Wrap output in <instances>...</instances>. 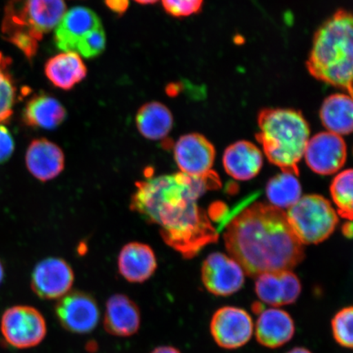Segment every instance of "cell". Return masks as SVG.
Instances as JSON below:
<instances>
[{"label": "cell", "mask_w": 353, "mask_h": 353, "mask_svg": "<svg viewBox=\"0 0 353 353\" xmlns=\"http://www.w3.org/2000/svg\"><path fill=\"white\" fill-rule=\"evenodd\" d=\"M26 164L35 179L47 182L64 170L65 156L59 145L46 139H34L26 154Z\"/></svg>", "instance_id": "2e32d148"}, {"label": "cell", "mask_w": 353, "mask_h": 353, "mask_svg": "<svg viewBox=\"0 0 353 353\" xmlns=\"http://www.w3.org/2000/svg\"><path fill=\"white\" fill-rule=\"evenodd\" d=\"M266 193L271 205L288 210L302 197V188L297 176L282 172L269 180Z\"/></svg>", "instance_id": "d4e9b609"}, {"label": "cell", "mask_w": 353, "mask_h": 353, "mask_svg": "<svg viewBox=\"0 0 353 353\" xmlns=\"http://www.w3.org/2000/svg\"><path fill=\"white\" fill-rule=\"evenodd\" d=\"M12 60L0 52V125L10 120L17 99V87L11 72Z\"/></svg>", "instance_id": "484cf974"}, {"label": "cell", "mask_w": 353, "mask_h": 353, "mask_svg": "<svg viewBox=\"0 0 353 353\" xmlns=\"http://www.w3.org/2000/svg\"><path fill=\"white\" fill-rule=\"evenodd\" d=\"M1 332L10 345L19 350H28L39 345L46 338V321L37 308L14 306L4 312Z\"/></svg>", "instance_id": "52a82bcc"}, {"label": "cell", "mask_w": 353, "mask_h": 353, "mask_svg": "<svg viewBox=\"0 0 353 353\" xmlns=\"http://www.w3.org/2000/svg\"><path fill=\"white\" fill-rule=\"evenodd\" d=\"M103 26L101 20L90 8L76 7L65 12L56 26L54 41L59 50L76 51L77 43L85 35Z\"/></svg>", "instance_id": "9a60e30c"}, {"label": "cell", "mask_w": 353, "mask_h": 353, "mask_svg": "<svg viewBox=\"0 0 353 353\" xmlns=\"http://www.w3.org/2000/svg\"><path fill=\"white\" fill-rule=\"evenodd\" d=\"M136 125L144 138L157 141L166 138L174 125L170 110L159 101L145 103L139 110Z\"/></svg>", "instance_id": "cb8c5ba5"}, {"label": "cell", "mask_w": 353, "mask_h": 353, "mask_svg": "<svg viewBox=\"0 0 353 353\" xmlns=\"http://www.w3.org/2000/svg\"><path fill=\"white\" fill-rule=\"evenodd\" d=\"M105 6L117 15H123L130 6L129 0H105Z\"/></svg>", "instance_id": "1f68e13d"}, {"label": "cell", "mask_w": 353, "mask_h": 353, "mask_svg": "<svg viewBox=\"0 0 353 353\" xmlns=\"http://www.w3.org/2000/svg\"><path fill=\"white\" fill-rule=\"evenodd\" d=\"M252 310L255 314L259 315L263 311V304L260 303H254L252 306Z\"/></svg>", "instance_id": "d590c367"}, {"label": "cell", "mask_w": 353, "mask_h": 353, "mask_svg": "<svg viewBox=\"0 0 353 353\" xmlns=\"http://www.w3.org/2000/svg\"><path fill=\"white\" fill-rule=\"evenodd\" d=\"M295 334L294 321L288 312L272 307L260 313L255 324V336L260 345L274 348L284 346Z\"/></svg>", "instance_id": "ac0fdd59"}, {"label": "cell", "mask_w": 353, "mask_h": 353, "mask_svg": "<svg viewBox=\"0 0 353 353\" xmlns=\"http://www.w3.org/2000/svg\"><path fill=\"white\" fill-rule=\"evenodd\" d=\"M343 235L347 238H351L352 236V221H348L343 226Z\"/></svg>", "instance_id": "836d02e7"}, {"label": "cell", "mask_w": 353, "mask_h": 353, "mask_svg": "<svg viewBox=\"0 0 353 353\" xmlns=\"http://www.w3.org/2000/svg\"><path fill=\"white\" fill-rule=\"evenodd\" d=\"M130 209L160 228L166 244L184 258L192 259L219 239V232L198 200L221 187L219 176L193 179L183 173L153 176L135 184Z\"/></svg>", "instance_id": "6da1fadb"}, {"label": "cell", "mask_w": 353, "mask_h": 353, "mask_svg": "<svg viewBox=\"0 0 353 353\" xmlns=\"http://www.w3.org/2000/svg\"><path fill=\"white\" fill-rule=\"evenodd\" d=\"M163 7L170 15L186 17L200 12L204 0H161Z\"/></svg>", "instance_id": "f546056e"}, {"label": "cell", "mask_w": 353, "mask_h": 353, "mask_svg": "<svg viewBox=\"0 0 353 353\" xmlns=\"http://www.w3.org/2000/svg\"><path fill=\"white\" fill-rule=\"evenodd\" d=\"M320 118L328 132L339 136L350 134L353 128L352 97L347 94L327 97L322 103Z\"/></svg>", "instance_id": "603a6c76"}, {"label": "cell", "mask_w": 353, "mask_h": 353, "mask_svg": "<svg viewBox=\"0 0 353 353\" xmlns=\"http://www.w3.org/2000/svg\"><path fill=\"white\" fill-rule=\"evenodd\" d=\"M287 353H312L310 350H307L306 347H297L292 348V350H290Z\"/></svg>", "instance_id": "e575fe53"}, {"label": "cell", "mask_w": 353, "mask_h": 353, "mask_svg": "<svg viewBox=\"0 0 353 353\" xmlns=\"http://www.w3.org/2000/svg\"><path fill=\"white\" fill-rule=\"evenodd\" d=\"M347 157V145L342 136L328 131L309 139L303 154L307 166L321 175H330L341 170Z\"/></svg>", "instance_id": "8fae6325"}, {"label": "cell", "mask_w": 353, "mask_h": 353, "mask_svg": "<svg viewBox=\"0 0 353 353\" xmlns=\"http://www.w3.org/2000/svg\"><path fill=\"white\" fill-rule=\"evenodd\" d=\"M245 276L235 259L219 252L210 254L201 269L203 284L216 296H230L238 292L244 285Z\"/></svg>", "instance_id": "7c38bea8"}, {"label": "cell", "mask_w": 353, "mask_h": 353, "mask_svg": "<svg viewBox=\"0 0 353 353\" xmlns=\"http://www.w3.org/2000/svg\"><path fill=\"white\" fill-rule=\"evenodd\" d=\"M4 276L3 267L1 261H0V284L2 283Z\"/></svg>", "instance_id": "74e56055"}, {"label": "cell", "mask_w": 353, "mask_h": 353, "mask_svg": "<svg viewBox=\"0 0 353 353\" xmlns=\"http://www.w3.org/2000/svg\"><path fill=\"white\" fill-rule=\"evenodd\" d=\"M55 315L63 329L78 334L91 333L100 319L96 299L82 291H70L59 299L55 306Z\"/></svg>", "instance_id": "30bf717a"}, {"label": "cell", "mask_w": 353, "mask_h": 353, "mask_svg": "<svg viewBox=\"0 0 353 353\" xmlns=\"http://www.w3.org/2000/svg\"><path fill=\"white\" fill-rule=\"evenodd\" d=\"M285 214L291 229L302 245L323 242L339 223L336 210L328 200L319 195L302 196Z\"/></svg>", "instance_id": "8992f818"}, {"label": "cell", "mask_w": 353, "mask_h": 353, "mask_svg": "<svg viewBox=\"0 0 353 353\" xmlns=\"http://www.w3.org/2000/svg\"><path fill=\"white\" fill-rule=\"evenodd\" d=\"M14 140L10 130L0 125V164L6 162L14 152Z\"/></svg>", "instance_id": "4dcf8cb0"}, {"label": "cell", "mask_w": 353, "mask_h": 353, "mask_svg": "<svg viewBox=\"0 0 353 353\" xmlns=\"http://www.w3.org/2000/svg\"><path fill=\"white\" fill-rule=\"evenodd\" d=\"M174 156L181 173L191 178L207 179L219 176L212 170L215 148L205 136L193 132L181 137L174 145Z\"/></svg>", "instance_id": "ba28073f"}, {"label": "cell", "mask_w": 353, "mask_h": 353, "mask_svg": "<svg viewBox=\"0 0 353 353\" xmlns=\"http://www.w3.org/2000/svg\"><path fill=\"white\" fill-rule=\"evenodd\" d=\"M214 341L224 350H237L248 343L253 336L252 317L244 309L226 306L218 309L210 321Z\"/></svg>", "instance_id": "9c48e42d"}, {"label": "cell", "mask_w": 353, "mask_h": 353, "mask_svg": "<svg viewBox=\"0 0 353 353\" xmlns=\"http://www.w3.org/2000/svg\"><path fill=\"white\" fill-rule=\"evenodd\" d=\"M301 290L298 276L290 270L267 272L256 277V294L263 303L272 307L296 302Z\"/></svg>", "instance_id": "5bb4252c"}, {"label": "cell", "mask_w": 353, "mask_h": 353, "mask_svg": "<svg viewBox=\"0 0 353 353\" xmlns=\"http://www.w3.org/2000/svg\"><path fill=\"white\" fill-rule=\"evenodd\" d=\"M352 179V170H344L335 176L330 186L337 214L348 221H352L353 215Z\"/></svg>", "instance_id": "4316f807"}, {"label": "cell", "mask_w": 353, "mask_h": 353, "mask_svg": "<svg viewBox=\"0 0 353 353\" xmlns=\"http://www.w3.org/2000/svg\"><path fill=\"white\" fill-rule=\"evenodd\" d=\"M141 4H152L158 1V0H134Z\"/></svg>", "instance_id": "8d00e7d4"}, {"label": "cell", "mask_w": 353, "mask_h": 353, "mask_svg": "<svg viewBox=\"0 0 353 353\" xmlns=\"http://www.w3.org/2000/svg\"><path fill=\"white\" fill-rule=\"evenodd\" d=\"M352 16L337 10L316 30L307 69L313 78L352 97Z\"/></svg>", "instance_id": "3957f363"}, {"label": "cell", "mask_w": 353, "mask_h": 353, "mask_svg": "<svg viewBox=\"0 0 353 353\" xmlns=\"http://www.w3.org/2000/svg\"><path fill=\"white\" fill-rule=\"evenodd\" d=\"M263 157L258 147L248 141H238L225 150L223 164L226 173L239 181L255 178L261 171Z\"/></svg>", "instance_id": "ffe728a7"}, {"label": "cell", "mask_w": 353, "mask_h": 353, "mask_svg": "<svg viewBox=\"0 0 353 353\" xmlns=\"http://www.w3.org/2000/svg\"><path fill=\"white\" fill-rule=\"evenodd\" d=\"M44 72L55 87L70 90L85 79L88 70L81 56L77 52H66L51 57Z\"/></svg>", "instance_id": "7402d4cb"}, {"label": "cell", "mask_w": 353, "mask_h": 353, "mask_svg": "<svg viewBox=\"0 0 353 353\" xmlns=\"http://www.w3.org/2000/svg\"><path fill=\"white\" fill-rule=\"evenodd\" d=\"M74 280L72 268L68 262L59 258H48L34 268L32 289L42 299H59L70 292Z\"/></svg>", "instance_id": "4fadbf2b"}, {"label": "cell", "mask_w": 353, "mask_h": 353, "mask_svg": "<svg viewBox=\"0 0 353 353\" xmlns=\"http://www.w3.org/2000/svg\"><path fill=\"white\" fill-rule=\"evenodd\" d=\"M151 353H182L178 348L173 346H161L154 350Z\"/></svg>", "instance_id": "d6a6232c"}, {"label": "cell", "mask_w": 353, "mask_h": 353, "mask_svg": "<svg viewBox=\"0 0 353 353\" xmlns=\"http://www.w3.org/2000/svg\"><path fill=\"white\" fill-rule=\"evenodd\" d=\"M230 257L245 274L292 270L304 258L303 245L291 229L285 212L255 203L236 216L223 234Z\"/></svg>", "instance_id": "7a4b0ae2"}, {"label": "cell", "mask_w": 353, "mask_h": 353, "mask_svg": "<svg viewBox=\"0 0 353 353\" xmlns=\"http://www.w3.org/2000/svg\"><path fill=\"white\" fill-rule=\"evenodd\" d=\"M141 312L137 304L127 295H112L105 304L104 329L117 337H130L140 329Z\"/></svg>", "instance_id": "e0dca14e"}, {"label": "cell", "mask_w": 353, "mask_h": 353, "mask_svg": "<svg viewBox=\"0 0 353 353\" xmlns=\"http://www.w3.org/2000/svg\"><path fill=\"white\" fill-rule=\"evenodd\" d=\"M66 118L63 105L54 97L39 94L26 103L22 120L26 125L52 130L61 125Z\"/></svg>", "instance_id": "44dd1931"}, {"label": "cell", "mask_w": 353, "mask_h": 353, "mask_svg": "<svg viewBox=\"0 0 353 353\" xmlns=\"http://www.w3.org/2000/svg\"><path fill=\"white\" fill-rule=\"evenodd\" d=\"M66 10L64 0H10L2 21V37L32 60L43 35L54 30Z\"/></svg>", "instance_id": "5b68a950"}, {"label": "cell", "mask_w": 353, "mask_h": 353, "mask_svg": "<svg viewBox=\"0 0 353 353\" xmlns=\"http://www.w3.org/2000/svg\"><path fill=\"white\" fill-rule=\"evenodd\" d=\"M353 308L345 307L339 310L331 321V330L335 342L339 346L352 350Z\"/></svg>", "instance_id": "83f0119b"}, {"label": "cell", "mask_w": 353, "mask_h": 353, "mask_svg": "<svg viewBox=\"0 0 353 353\" xmlns=\"http://www.w3.org/2000/svg\"><path fill=\"white\" fill-rule=\"evenodd\" d=\"M119 272L131 283H143L152 276L157 268L153 250L139 242L129 243L123 247L118 258Z\"/></svg>", "instance_id": "d6986e66"}, {"label": "cell", "mask_w": 353, "mask_h": 353, "mask_svg": "<svg viewBox=\"0 0 353 353\" xmlns=\"http://www.w3.org/2000/svg\"><path fill=\"white\" fill-rule=\"evenodd\" d=\"M258 125L256 139L268 160L283 173L298 176L299 163L310 139V127L303 113L290 108H265L259 114Z\"/></svg>", "instance_id": "277c9868"}, {"label": "cell", "mask_w": 353, "mask_h": 353, "mask_svg": "<svg viewBox=\"0 0 353 353\" xmlns=\"http://www.w3.org/2000/svg\"><path fill=\"white\" fill-rule=\"evenodd\" d=\"M105 48V34L103 26H101L83 37L77 43L74 52L87 59H92L103 54Z\"/></svg>", "instance_id": "f1b7e54d"}]
</instances>
